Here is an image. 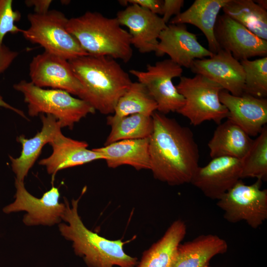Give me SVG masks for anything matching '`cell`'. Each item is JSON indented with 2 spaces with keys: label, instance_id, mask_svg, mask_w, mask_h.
Here are the masks:
<instances>
[{
  "label": "cell",
  "instance_id": "cell-1",
  "mask_svg": "<svg viewBox=\"0 0 267 267\" xmlns=\"http://www.w3.org/2000/svg\"><path fill=\"white\" fill-rule=\"evenodd\" d=\"M152 118L149 153L154 178L173 186L190 183L199 167V148L192 132L158 112Z\"/></svg>",
  "mask_w": 267,
  "mask_h": 267
},
{
  "label": "cell",
  "instance_id": "cell-2",
  "mask_svg": "<svg viewBox=\"0 0 267 267\" xmlns=\"http://www.w3.org/2000/svg\"><path fill=\"white\" fill-rule=\"evenodd\" d=\"M83 88L81 99L104 115L113 114L116 105L132 81L116 59L89 55L69 60Z\"/></svg>",
  "mask_w": 267,
  "mask_h": 267
},
{
  "label": "cell",
  "instance_id": "cell-3",
  "mask_svg": "<svg viewBox=\"0 0 267 267\" xmlns=\"http://www.w3.org/2000/svg\"><path fill=\"white\" fill-rule=\"evenodd\" d=\"M84 189L71 205L64 198L66 209L62 218L65 223L58 224L61 235L72 243L75 254L82 258L88 267H135L138 259L128 255L124 250L126 243L122 240H112L88 229L78 213V204L85 193Z\"/></svg>",
  "mask_w": 267,
  "mask_h": 267
},
{
  "label": "cell",
  "instance_id": "cell-4",
  "mask_svg": "<svg viewBox=\"0 0 267 267\" xmlns=\"http://www.w3.org/2000/svg\"><path fill=\"white\" fill-rule=\"evenodd\" d=\"M66 28L88 55L108 56L124 62L132 57L130 35L116 17L87 11L68 19Z\"/></svg>",
  "mask_w": 267,
  "mask_h": 267
},
{
  "label": "cell",
  "instance_id": "cell-5",
  "mask_svg": "<svg viewBox=\"0 0 267 267\" xmlns=\"http://www.w3.org/2000/svg\"><path fill=\"white\" fill-rule=\"evenodd\" d=\"M13 87L23 94L29 116L51 115L62 128L72 129L82 118L95 112L88 102L63 90L44 89L25 80L20 81Z\"/></svg>",
  "mask_w": 267,
  "mask_h": 267
},
{
  "label": "cell",
  "instance_id": "cell-6",
  "mask_svg": "<svg viewBox=\"0 0 267 267\" xmlns=\"http://www.w3.org/2000/svg\"><path fill=\"white\" fill-rule=\"evenodd\" d=\"M176 87L185 100L183 106L177 112L187 118L192 125L198 126L206 121L220 124L228 118V111L219 98L223 89L217 83L197 74L192 78L181 76Z\"/></svg>",
  "mask_w": 267,
  "mask_h": 267
},
{
  "label": "cell",
  "instance_id": "cell-7",
  "mask_svg": "<svg viewBox=\"0 0 267 267\" xmlns=\"http://www.w3.org/2000/svg\"><path fill=\"white\" fill-rule=\"evenodd\" d=\"M27 18L30 26L21 33L27 40L68 60L88 55L67 30L68 18L62 12L51 9L43 14L30 13Z\"/></svg>",
  "mask_w": 267,
  "mask_h": 267
},
{
  "label": "cell",
  "instance_id": "cell-8",
  "mask_svg": "<svg viewBox=\"0 0 267 267\" xmlns=\"http://www.w3.org/2000/svg\"><path fill=\"white\" fill-rule=\"evenodd\" d=\"M262 183L257 179L247 185L241 179L218 200L224 218L232 223L245 221L255 229L261 225L267 219V190L261 189Z\"/></svg>",
  "mask_w": 267,
  "mask_h": 267
},
{
  "label": "cell",
  "instance_id": "cell-9",
  "mask_svg": "<svg viewBox=\"0 0 267 267\" xmlns=\"http://www.w3.org/2000/svg\"><path fill=\"white\" fill-rule=\"evenodd\" d=\"M129 72L146 87L157 104L158 112L166 115L177 112L184 104V98L173 83L174 78L181 76L183 70L171 59L148 64L145 71L132 69Z\"/></svg>",
  "mask_w": 267,
  "mask_h": 267
},
{
  "label": "cell",
  "instance_id": "cell-10",
  "mask_svg": "<svg viewBox=\"0 0 267 267\" xmlns=\"http://www.w3.org/2000/svg\"><path fill=\"white\" fill-rule=\"evenodd\" d=\"M15 200L3 208L5 214L25 211L23 223L27 226H52L59 224L66 209V203L59 202L60 193L57 187H52L40 198L30 194L24 181L15 179Z\"/></svg>",
  "mask_w": 267,
  "mask_h": 267
},
{
  "label": "cell",
  "instance_id": "cell-11",
  "mask_svg": "<svg viewBox=\"0 0 267 267\" xmlns=\"http://www.w3.org/2000/svg\"><path fill=\"white\" fill-rule=\"evenodd\" d=\"M31 82L43 88L66 91L81 98L83 88L69 60L46 51L34 56L29 65Z\"/></svg>",
  "mask_w": 267,
  "mask_h": 267
},
{
  "label": "cell",
  "instance_id": "cell-12",
  "mask_svg": "<svg viewBox=\"0 0 267 267\" xmlns=\"http://www.w3.org/2000/svg\"><path fill=\"white\" fill-rule=\"evenodd\" d=\"M214 35L221 48L230 52L239 61L255 56H267V41L224 14L218 15Z\"/></svg>",
  "mask_w": 267,
  "mask_h": 267
},
{
  "label": "cell",
  "instance_id": "cell-13",
  "mask_svg": "<svg viewBox=\"0 0 267 267\" xmlns=\"http://www.w3.org/2000/svg\"><path fill=\"white\" fill-rule=\"evenodd\" d=\"M155 52L167 54L180 66L190 68L195 59L210 57L213 53L198 41L197 35L189 32L184 24H170L159 36Z\"/></svg>",
  "mask_w": 267,
  "mask_h": 267
},
{
  "label": "cell",
  "instance_id": "cell-14",
  "mask_svg": "<svg viewBox=\"0 0 267 267\" xmlns=\"http://www.w3.org/2000/svg\"><path fill=\"white\" fill-rule=\"evenodd\" d=\"M242 165L237 158L222 156L213 158L199 167L190 183L207 197L219 200L241 179Z\"/></svg>",
  "mask_w": 267,
  "mask_h": 267
},
{
  "label": "cell",
  "instance_id": "cell-15",
  "mask_svg": "<svg viewBox=\"0 0 267 267\" xmlns=\"http://www.w3.org/2000/svg\"><path fill=\"white\" fill-rule=\"evenodd\" d=\"M116 18L128 28L132 45L141 53L155 51L159 36L167 26L158 15L134 4L118 11Z\"/></svg>",
  "mask_w": 267,
  "mask_h": 267
},
{
  "label": "cell",
  "instance_id": "cell-16",
  "mask_svg": "<svg viewBox=\"0 0 267 267\" xmlns=\"http://www.w3.org/2000/svg\"><path fill=\"white\" fill-rule=\"evenodd\" d=\"M192 72L217 83L234 96L244 93L245 74L239 61L230 52L221 49L208 58L195 59L190 68Z\"/></svg>",
  "mask_w": 267,
  "mask_h": 267
},
{
  "label": "cell",
  "instance_id": "cell-17",
  "mask_svg": "<svg viewBox=\"0 0 267 267\" xmlns=\"http://www.w3.org/2000/svg\"><path fill=\"white\" fill-rule=\"evenodd\" d=\"M220 100L227 109L230 120L249 136L258 135L267 123V99L243 93L234 96L226 90L220 93Z\"/></svg>",
  "mask_w": 267,
  "mask_h": 267
},
{
  "label": "cell",
  "instance_id": "cell-18",
  "mask_svg": "<svg viewBox=\"0 0 267 267\" xmlns=\"http://www.w3.org/2000/svg\"><path fill=\"white\" fill-rule=\"evenodd\" d=\"M52 152L47 158L39 161V164L45 167L48 174L54 176L60 170L82 165L105 158L99 152L87 148L88 144L76 140L59 133L49 143Z\"/></svg>",
  "mask_w": 267,
  "mask_h": 267
},
{
  "label": "cell",
  "instance_id": "cell-19",
  "mask_svg": "<svg viewBox=\"0 0 267 267\" xmlns=\"http://www.w3.org/2000/svg\"><path fill=\"white\" fill-rule=\"evenodd\" d=\"M40 117L42 123L41 130L30 138L22 135L17 137V141L22 145L21 154L17 158L9 156L15 179L19 181H24L44 145L49 144L61 132L60 123L52 115L40 114Z\"/></svg>",
  "mask_w": 267,
  "mask_h": 267
},
{
  "label": "cell",
  "instance_id": "cell-20",
  "mask_svg": "<svg viewBox=\"0 0 267 267\" xmlns=\"http://www.w3.org/2000/svg\"><path fill=\"white\" fill-rule=\"evenodd\" d=\"M228 0H195L185 11L174 16L170 24H190L205 35L209 50L213 54L221 48L214 35V28L220 11Z\"/></svg>",
  "mask_w": 267,
  "mask_h": 267
},
{
  "label": "cell",
  "instance_id": "cell-21",
  "mask_svg": "<svg viewBox=\"0 0 267 267\" xmlns=\"http://www.w3.org/2000/svg\"><path fill=\"white\" fill-rule=\"evenodd\" d=\"M93 149L105 158L110 168L129 165L136 170H150L149 138L120 140Z\"/></svg>",
  "mask_w": 267,
  "mask_h": 267
},
{
  "label": "cell",
  "instance_id": "cell-22",
  "mask_svg": "<svg viewBox=\"0 0 267 267\" xmlns=\"http://www.w3.org/2000/svg\"><path fill=\"white\" fill-rule=\"evenodd\" d=\"M225 240L216 235H201L180 244L172 267H204L214 256L227 250Z\"/></svg>",
  "mask_w": 267,
  "mask_h": 267
},
{
  "label": "cell",
  "instance_id": "cell-23",
  "mask_svg": "<svg viewBox=\"0 0 267 267\" xmlns=\"http://www.w3.org/2000/svg\"><path fill=\"white\" fill-rule=\"evenodd\" d=\"M253 140L242 128L229 119L219 124L208 143L213 159L228 156L241 160Z\"/></svg>",
  "mask_w": 267,
  "mask_h": 267
},
{
  "label": "cell",
  "instance_id": "cell-24",
  "mask_svg": "<svg viewBox=\"0 0 267 267\" xmlns=\"http://www.w3.org/2000/svg\"><path fill=\"white\" fill-rule=\"evenodd\" d=\"M186 233L184 222L180 220L174 221L163 236L143 252L135 267H172L178 247Z\"/></svg>",
  "mask_w": 267,
  "mask_h": 267
},
{
  "label": "cell",
  "instance_id": "cell-25",
  "mask_svg": "<svg viewBox=\"0 0 267 267\" xmlns=\"http://www.w3.org/2000/svg\"><path fill=\"white\" fill-rule=\"evenodd\" d=\"M222 10L223 14L267 41V11L254 0H228Z\"/></svg>",
  "mask_w": 267,
  "mask_h": 267
},
{
  "label": "cell",
  "instance_id": "cell-26",
  "mask_svg": "<svg viewBox=\"0 0 267 267\" xmlns=\"http://www.w3.org/2000/svg\"><path fill=\"white\" fill-rule=\"evenodd\" d=\"M106 120L107 124L111 127V131L104 145L123 140L147 138L153 129L152 116L136 114L114 118L110 115Z\"/></svg>",
  "mask_w": 267,
  "mask_h": 267
},
{
  "label": "cell",
  "instance_id": "cell-27",
  "mask_svg": "<svg viewBox=\"0 0 267 267\" xmlns=\"http://www.w3.org/2000/svg\"><path fill=\"white\" fill-rule=\"evenodd\" d=\"M157 109V104L146 87L139 82H132L118 100L111 116L114 118L136 114L151 116Z\"/></svg>",
  "mask_w": 267,
  "mask_h": 267
},
{
  "label": "cell",
  "instance_id": "cell-28",
  "mask_svg": "<svg viewBox=\"0 0 267 267\" xmlns=\"http://www.w3.org/2000/svg\"><path fill=\"white\" fill-rule=\"evenodd\" d=\"M241 178H253L267 179V127L265 126L245 156L241 160Z\"/></svg>",
  "mask_w": 267,
  "mask_h": 267
},
{
  "label": "cell",
  "instance_id": "cell-29",
  "mask_svg": "<svg viewBox=\"0 0 267 267\" xmlns=\"http://www.w3.org/2000/svg\"><path fill=\"white\" fill-rule=\"evenodd\" d=\"M245 74L244 93L260 98L267 96V57L240 61Z\"/></svg>",
  "mask_w": 267,
  "mask_h": 267
},
{
  "label": "cell",
  "instance_id": "cell-30",
  "mask_svg": "<svg viewBox=\"0 0 267 267\" xmlns=\"http://www.w3.org/2000/svg\"><path fill=\"white\" fill-rule=\"evenodd\" d=\"M12 4V0H0V48L7 34H15L22 32L23 29L15 24L21 18V13L14 10Z\"/></svg>",
  "mask_w": 267,
  "mask_h": 267
},
{
  "label": "cell",
  "instance_id": "cell-31",
  "mask_svg": "<svg viewBox=\"0 0 267 267\" xmlns=\"http://www.w3.org/2000/svg\"><path fill=\"white\" fill-rule=\"evenodd\" d=\"M121 4H134L156 14L162 15L163 0H119Z\"/></svg>",
  "mask_w": 267,
  "mask_h": 267
},
{
  "label": "cell",
  "instance_id": "cell-32",
  "mask_svg": "<svg viewBox=\"0 0 267 267\" xmlns=\"http://www.w3.org/2000/svg\"><path fill=\"white\" fill-rule=\"evenodd\" d=\"M184 1L183 0H165L163 4V17L165 23H167L173 15L177 16L181 12Z\"/></svg>",
  "mask_w": 267,
  "mask_h": 267
},
{
  "label": "cell",
  "instance_id": "cell-33",
  "mask_svg": "<svg viewBox=\"0 0 267 267\" xmlns=\"http://www.w3.org/2000/svg\"><path fill=\"white\" fill-rule=\"evenodd\" d=\"M18 54V52L10 49L3 44L0 48V74L10 66Z\"/></svg>",
  "mask_w": 267,
  "mask_h": 267
},
{
  "label": "cell",
  "instance_id": "cell-34",
  "mask_svg": "<svg viewBox=\"0 0 267 267\" xmlns=\"http://www.w3.org/2000/svg\"><path fill=\"white\" fill-rule=\"evenodd\" d=\"M51 0H26L27 6L33 7L35 13L43 14L47 12L52 3Z\"/></svg>",
  "mask_w": 267,
  "mask_h": 267
},
{
  "label": "cell",
  "instance_id": "cell-35",
  "mask_svg": "<svg viewBox=\"0 0 267 267\" xmlns=\"http://www.w3.org/2000/svg\"><path fill=\"white\" fill-rule=\"evenodd\" d=\"M0 107H3L5 108L11 110L15 112L16 113L18 114V115H20L22 117L27 119L25 114L22 111L12 106L11 105H10V104L6 102L3 100L2 97L0 95Z\"/></svg>",
  "mask_w": 267,
  "mask_h": 267
},
{
  "label": "cell",
  "instance_id": "cell-36",
  "mask_svg": "<svg viewBox=\"0 0 267 267\" xmlns=\"http://www.w3.org/2000/svg\"><path fill=\"white\" fill-rule=\"evenodd\" d=\"M257 4L265 10L267 9V0H254Z\"/></svg>",
  "mask_w": 267,
  "mask_h": 267
},
{
  "label": "cell",
  "instance_id": "cell-37",
  "mask_svg": "<svg viewBox=\"0 0 267 267\" xmlns=\"http://www.w3.org/2000/svg\"><path fill=\"white\" fill-rule=\"evenodd\" d=\"M204 267H208V266H206Z\"/></svg>",
  "mask_w": 267,
  "mask_h": 267
}]
</instances>
